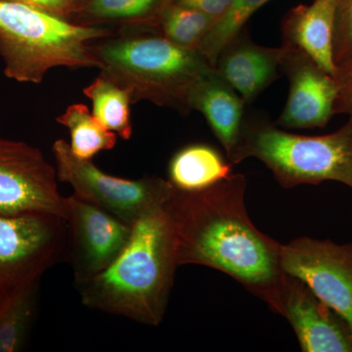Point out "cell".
<instances>
[{"instance_id": "6da1fadb", "label": "cell", "mask_w": 352, "mask_h": 352, "mask_svg": "<svg viewBox=\"0 0 352 352\" xmlns=\"http://www.w3.org/2000/svg\"><path fill=\"white\" fill-rule=\"evenodd\" d=\"M245 188L240 173L199 191L173 186L168 205L178 265L199 264L221 271L280 314L285 277L281 244L252 223Z\"/></svg>"}, {"instance_id": "7a4b0ae2", "label": "cell", "mask_w": 352, "mask_h": 352, "mask_svg": "<svg viewBox=\"0 0 352 352\" xmlns=\"http://www.w3.org/2000/svg\"><path fill=\"white\" fill-rule=\"evenodd\" d=\"M168 198L132 226L131 240L107 270L75 281L83 305L144 325L161 324L179 266Z\"/></svg>"}, {"instance_id": "3957f363", "label": "cell", "mask_w": 352, "mask_h": 352, "mask_svg": "<svg viewBox=\"0 0 352 352\" xmlns=\"http://www.w3.org/2000/svg\"><path fill=\"white\" fill-rule=\"evenodd\" d=\"M101 75L131 95L132 104L189 113L199 83L215 69L199 51L171 43L157 30L126 34L92 45Z\"/></svg>"}, {"instance_id": "277c9868", "label": "cell", "mask_w": 352, "mask_h": 352, "mask_svg": "<svg viewBox=\"0 0 352 352\" xmlns=\"http://www.w3.org/2000/svg\"><path fill=\"white\" fill-rule=\"evenodd\" d=\"M111 36L20 2L0 0V56L10 80L38 85L55 68H97L92 43Z\"/></svg>"}, {"instance_id": "5b68a950", "label": "cell", "mask_w": 352, "mask_h": 352, "mask_svg": "<svg viewBox=\"0 0 352 352\" xmlns=\"http://www.w3.org/2000/svg\"><path fill=\"white\" fill-rule=\"evenodd\" d=\"M248 157L263 162L284 188L332 180L352 189V131L347 122L332 133L307 136L248 113L228 161L236 164Z\"/></svg>"}, {"instance_id": "8992f818", "label": "cell", "mask_w": 352, "mask_h": 352, "mask_svg": "<svg viewBox=\"0 0 352 352\" xmlns=\"http://www.w3.org/2000/svg\"><path fill=\"white\" fill-rule=\"evenodd\" d=\"M52 153L58 180L71 185L74 195L103 208L129 226L166 201L173 189L168 180L156 176L131 180L108 175L92 161L76 157L64 139L53 143Z\"/></svg>"}, {"instance_id": "52a82bcc", "label": "cell", "mask_w": 352, "mask_h": 352, "mask_svg": "<svg viewBox=\"0 0 352 352\" xmlns=\"http://www.w3.org/2000/svg\"><path fill=\"white\" fill-rule=\"evenodd\" d=\"M66 221L52 214L0 215V294L41 281L62 259Z\"/></svg>"}, {"instance_id": "ba28073f", "label": "cell", "mask_w": 352, "mask_h": 352, "mask_svg": "<svg viewBox=\"0 0 352 352\" xmlns=\"http://www.w3.org/2000/svg\"><path fill=\"white\" fill-rule=\"evenodd\" d=\"M56 168L38 148L0 138V215L52 214L65 219Z\"/></svg>"}, {"instance_id": "9c48e42d", "label": "cell", "mask_w": 352, "mask_h": 352, "mask_svg": "<svg viewBox=\"0 0 352 352\" xmlns=\"http://www.w3.org/2000/svg\"><path fill=\"white\" fill-rule=\"evenodd\" d=\"M66 247L64 261L75 281L107 270L131 240L132 226L94 204L72 195L64 198Z\"/></svg>"}, {"instance_id": "30bf717a", "label": "cell", "mask_w": 352, "mask_h": 352, "mask_svg": "<svg viewBox=\"0 0 352 352\" xmlns=\"http://www.w3.org/2000/svg\"><path fill=\"white\" fill-rule=\"evenodd\" d=\"M280 263L335 310L352 330V244L302 237L281 245Z\"/></svg>"}, {"instance_id": "8fae6325", "label": "cell", "mask_w": 352, "mask_h": 352, "mask_svg": "<svg viewBox=\"0 0 352 352\" xmlns=\"http://www.w3.org/2000/svg\"><path fill=\"white\" fill-rule=\"evenodd\" d=\"M282 45L280 69L288 78L289 94L276 124L285 129H323L336 113V78L302 50Z\"/></svg>"}, {"instance_id": "7c38bea8", "label": "cell", "mask_w": 352, "mask_h": 352, "mask_svg": "<svg viewBox=\"0 0 352 352\" xmlns=\"http://www.w3.org/2000/svg\"><path fill=\"white\" fill-rule=\"evenodd\" d=\"M303 352H352V330L307 285L285 273L281 311Z\"/></svg>"}, {"instance_id": "4fadbf2b", "label": "cell", "mask_w": 352, "mask_h": 352, "mask_svg": "<svg viewBox=\"0 0 352 352\" xmlns=\"http://www.w3.org/2000/svg\"><path fill=\"white\" fill-rule=\"evenodd\" d=\"M283 53V45H259L243 31L221 50L214 68L249 105L277 80Z\"/></svg>"}, {"instance_id": "5bb4252c", "label": "cell", "mask_w": 352, "mask_h": 352, "mask_svg": "<svg viewBox=\"0 0 352 352\" xmlns=\"http://www.w3.org/2000/svg\"><path fill=\"white\" fill-rule=\"evenodd\" d=\"M338 0H314L310 6H298L282 21L283 44L305 52L324 71L335 78L333 34Z\"/></svg>"}, {"instance_id": "9a60e30c", "label": "cell", "mask_w": 352, "mask_h": 352, "mask_svg": "<svg viewBox=\"0 0 352 352\" xmlns=\"http://www.w3.org/2000/svg\"><path fill=\"white\" fill-rule=\"evenodd\" d=\"M245 105L244 99L215 69L199 83L192 95L191 110L205 117L228 159L239 142Z\"/></svg>"}, {"instance_id": "2e32d148", "label": "cell", "mask_w": 352, "mask_h": 352, "mask_svg": "<svg viewBox=\"0 0 352 352\" xmlns=\"http://www.w3.org/2000/svg\"><path fill=\"white\" fill-rule=\"evenodd\" d=\"M168 182L182 191H199L232 175V164L205 143L184 146L171 157Z\"/></svg>"}, {"instance_id": "e0dca14e", "label": "cell", "mask_w": 352, "mask_h": 352, "mask_svg": "<svg viewBox=\"0 0 352 352\" xmlns=\"http://www.w3.org/2000/svg\"><path fill=\"white\" fill-rule=\"evenodd\" d=\"M173 0H87L78 11V24L98 25L102 23H133L145 29L157 30L164 7Z\"/></svg>"}, {"instance_id": "ac0fdd59", "label": "cell", "mask_w": 352, "mask_h": 352, "mask_svg": "<svg viewBox=\"0 0 352 352\" xmlns=\"http://www.w3.org/2000/svg\"><path fill=\"white\" fill-rule=\"evenodd\" d=\"M91 101L94 116L118 138L129 140L133 133L131 118V95L107 76L101 75L83 88Z\"/></svg>"}, {"instance_id": "d6986e66", "label": "cell", "mask_w": 352, "mask_h": 352, "mask_svg": "<svg viewBox=\"0 0 352 352\" xmlns=\"http://www.w3.org/2000/svg\"><path fill=\"white\" fill-rule=\"evenodd\" d=\"M39 283L13 292L0 307V352L20 351L24 346L38 309Z\"/></svg>"}, {"instance_id": "ffe728a7", "label": "cell", "mask_w": 352, "mask_h": 352, "mask_svg": "<svg viewBox=\"0 0 352 352\" xmlns=\"http://www.w3.org/2000/svg\"><path fill=\"white\" fill-rule=\"evenodd\" d=\"M56 120L68 129L69 147L78 159L92 161L97 154L117 144V134L106 129L83 104L69 105Z\"/></svg>"}, {"instance_id": "44dd1931", "label": "cell", "mask_w": 352, "mask_h": 352, "mask_svg": "<svg viewBox=\"0 0 352 352\" xmlns=\"http://www.w3.org/2000/svg\"><path fill=\"white\" fill-rule=\"evenodd\" d=\"M214 24L205 14L171 1L161 14L157 31L171 43L198 51L201 41Z\"/></svg>"}, {"instance_id": "7402d4cb", "label": "cell", "mask_w": 352, "mask_h": 352, "mask_svg": "<svg viewBox=\"0 0 352 352\" xmlns=\"http://www.w3.org/2000/svg\"><path fill=\"white\" fill-rule=\"evenodd\" d=\"M270 0H233L226 15L217 21L199 46L198 51L215 67L221 50L244 31L245 24L261 7Z\"/></svg>"}, {"instance_id": "603a6c76", "label": "cell", "mask_w": 352, "mask_h": 352, "mask_svg": "<svg viewBox=\"0 0 352 352\" xmlns=\"http://www.w3.org/2000/svg\"><path fill=\"white\" fill-rule=\"evenodd\" d=\"M333 58L337 66L352 61V0H338Z\"/></svg>"}, {"instance_id": "cb8c5ba5", "label": "cell", "mask_w": 352, "mask_h": 352, "mask_svg": "<svg viewBox=\"0 0 352 352\" xmlns=\"http://www.w3.org/2000/svg\"><path fill=\"white\" fill-rule=\"evenodd\" d=\"M338 85L336 113H346L352 131V61L338 65L335 76Z\"/></svg>"}, {"instance_id": "d4e9b609", "label": "cell", "mask_w": 352, "mask_h": 352, "mask_svg": "<svg viewBox=\"0 0 352 352\" xmlns=\"http://www.w3.org/2000/svg\"><path fill=\"white\" fill-rule=\"evenodd\" d=\"M173 1L180 6L195 9L217 23L226 15L233 0H173Z\"/></svg>"}, {"instance_id": "484cf974", "label": "cell", "mask_w": 352, "mask_h": 352, "mask_svg": "<svg viewBox=\"0 0 352 352\" xmlns=\"http://www.w3.org/2000/svg\"><path fill=\"white\" fill-rule=\"evenodd\" d=\"M6 1L29 4L55 15L61 16L69 21L78 11L76 0H6Z\"/></svg>"}, {"instance_id": "4316f807", "label": "cell", "mask_w": 352, "mask_h": 352, "mask_svg": "<svg viewBox=\"0 0 352 352\" xmlns=\"http://www.w3.org/2000/svg\"><path fill=\"white\" fill-rule=\"evenodd\" d=\"M87 1V0H76V3H78V11L80 10V9L82 8L83 6H85V2ZM78 11H76V13H78Z\"/></svg>"}, {"instance_id": "83f0119b", "label": "cell", "mask_w": 352, "mask_h": 352, "mask_svg": "<svg viewBox=\"0 0 352 352\" xmlns=\"http://www.w3.org/2000/svg\"><path fill=\"white\" fill-rule=\"evenodd\" d=\"M9 295H3V294H0V307H1L2 303H3L4 300H6V298Z\"/></svg>"}, {"instance_id": "f1b7e54d", "label": "cell", "mask_w": 352, "mask_h": 352, "mask_svg": "<svg viewBox=\"0 0 352 352\" xmlns=\"http://www.w3.org/2000/svg\"></svg>"}]
</instances>
